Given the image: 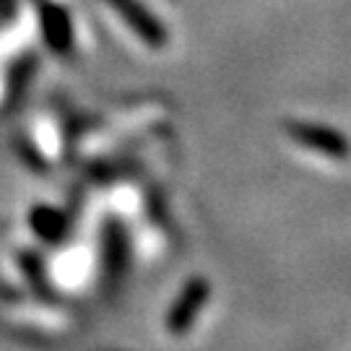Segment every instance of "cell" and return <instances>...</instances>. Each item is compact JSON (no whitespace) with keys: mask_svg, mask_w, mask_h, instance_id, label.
<instances>
[{"mask_svg":"<svg viewBox=\"0 0 351 351\" xmlns=\"http://www.w3.org/2000/svg\"><path fill=\"white\" fill-rule=\"evenodd\" d=\"M289 138L294 141L304 154H313L323 162H343L349 159V141L328 130V128L304 125V123H294L289 125Z\"/></svg>","mask_w":351,"mask_h":351,"instance_id":"obj_1","label":"cell"},{"mask_svg":"<svg viewBox=\"0 0 351 351\" xmlns=\"http://www.w3.org/2000/svg\"><path fill=\"white\" fill-rule=\"evenodd\" d=\"M203 300H206V287H203V284H193V287H188L185 297L180 300L177 310L172 313V328L182 330V328L188 326L190 317L198 313V307H201Z\"/></svg>","mask_w":351,"mask_h":351,"instance_id":"obj_2","label":"cell"}]
</instances>
